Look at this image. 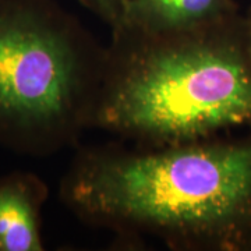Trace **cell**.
<instances>
[{
	"label": "cell",
	"mask_w": 251,
	"mask_h": 251,
	"mask_svg": "<svg viewBox=\"0 0 251 251\" xmlns=\"http://www.w3.org/2000/svg\"><path fill=\"white\" fill-rule=\"evenodd\" d=\"M72 196L91 215L113 224L225 237L251 218V143L105 158L81 173Z\"/></svg>",
	"instance_id": "1"
},
{
	"label": "cell",
	"mask_w": 251,
	"mask_h": 251,
	"mask_svg": "<svg viewBox=\"0 0 251 251\" xmlns=\"http://www.w3.org/2000/svg\"><path fill=\"white\" fill-rule=\"evenodd\" d=\"M137 57L102 106V122L163 143L197 141L251 123V62L232 44L180 34Z\"/></svg>",
	"instance_id": "2"
},
{
	"label": "cell",
	"mask_w": 251,
	"mask_h": 251,
	"mask_svg": "<svg viewBox=\"0 0 251 251\" xmlns=\"http://www.w3.org/2000/svg\"><path fill=\"white\" fill-rule=\"evenodd\" d=\"M82 85L73 36L31 0H0V137L34 147L72 116Z\"/></svg>",
	"instance_id": "3"
},
{
	"label": "cell",
	"mask_w": 251,
	"mask_h": 251,
	"mask_svg": "<svg viewBox=\"0 0 251 251\" xmlns=\"http://www.w3.org/2000/svg\"><path fill=\"white\" fill-rule=\"evenodd\" d=\"M232 11V0H122V23L162 35L202 31Z\"/></svg>",
	"instance_id": "4"
},
{
	"label": "cell",
	"mask_w": 251,
	"mask_h": 251,
	"mask_svg": "<svg viewBox=\"0 0 251 251\" xmlns=\"http://www.w3.org/2000/svg\"><path fill=\"white\" fill-rule=\"evenodd\" d=\"M44 188L28 175L0 180V251L44 250L39 205Z\"/></svg>",
	"instance_id": "5"
},
{
	"label": "cell",
	"mask_w": 251,
	"mask_h": 251,
	"mask_svg": "<svg viewBox=\"0 0 251 251\" xmlns=\"http://www.w3.org/2000/svg\"><path fill=\"white\" fill-rule=\"evenodd\" d=\"M92 9L98 10L105 18L113 23L122 21V0H84Z\"/></svg>",
	"instance_id": "6"
},
{
	"label": "cell",
	"mask_w": 251,
	"mask_h": 251,
	"mask_svg": "<svg viewBox=\"0 0 251 251\" xmlns=\"http://www.w3.org/2000/svg\"><path fill=\"white\" fill-rule=\"evenodd\" d=\"M249 59L251 62V25H250V45H249Z\"/></svg>",
	"instance_id": "7"
}]
</instances>
